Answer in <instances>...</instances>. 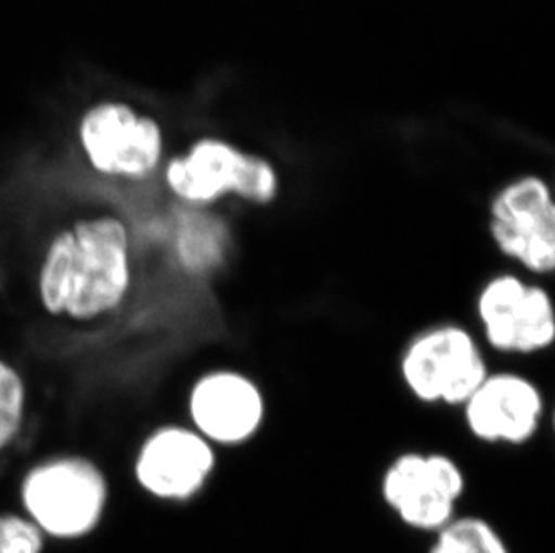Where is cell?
I'll use <instances>...</instances> for the list:
<instances>
[{"mask_svg": "<svg viewBox=\"0 0 555 553\" xmlns=\"http://www.w3.org/2000/svg\"><path fill=\"white\" fill-rule=\"evenodd\" d=\"M475 317L478 338L498 355H541L554 345V298L540 281L521 272L488 276L475 295Z\"/></svg>", "mask_w": 555, "mask_h": 553, "instance_id": "277c9868", "label": "cell"}, {"mask_svg": "<svg viewBox=\"0 0 555 553\" xmlns=\"http://www.w3.org/2000/svg\"><path fill=\"white\" fill-rule=\"evenodd\" d=\"M218 449L189 424H164L142 440L133 476L142 491L166 503H188L215 478Z\"/></svg>", "mask_w": 555, "mask_h": 553, "instance_id": "9c48e42d", "label": "cell"}, {"mask_svg": "<svg viewBox=\"0 0 555 553\" xmlns=\"http://www.w3.org/2000/svg\"><path fill=\"white\" fill-rule=\"evenodd\" d=\"M466 471L442 451L409 449L396 454L379 478V494L399 523L415 532H439L466 497Z\"/></svg>", "mask_w": 555, "mask_h": 553, "instance_id": "5b68a950", "label": "cell"}, {"mask_svg": "<svg viewBox=\"0 0 555 553\" xmlns=\"http://www.w3.org/2000/svg\"><path fill=\"white\" fill-rule=\"evenodd\" d=\"M131 287L130 234L114 216L60 232L43 256L38 293L49 314L89 322L125 303Z\"/></svg>", "mask_w": 555, "mask_h": 553, "instance_id": "6da1fadb", "label": "cell"}, {"mask_svg": "<svg viewBox=\"0 0 555 553\" xmlns=\"http://www.w3.org/2000/svg\"><path fill=\"white\" fill-rule=\"evenodd\" d=\"M543 388L518 371H491L461 407L467 434L486 446L521 448L538 437L546 417Z\"/></svg>", "mask_w": 555, "mask_h": 553, "instance_id": "30bf717a", "label": "cell"}, {"mask_svg": "<svg viewBox=\"0 0 555 553\" xmlns=\"http://www.w3.org/2000/svg\"><path fill=\"white\" fill-rule=\"evenodd\" d=\"M428 553H513L493 523L475 514H459L434 533Z\"/></svg>", "mask_w": 555, "mask_h": 553, "instance_id": "7c38bea8", "label": "cell"}, {"mask_svg": "<svg viewBox=\"0 0 555 553\" xmlns=\"http://www.w3.org/2000/svg\"><path fill=\"white\" fill-rule=\"evenodd\" d=\"M189 426L220 449H240L261 435L268 399L257 380L232 366L199 374L185 397Z\"/></svg>", "mask_w": 555, "mask_h": 553, "instance_id": "ba28073f", "label": "cell"}, {"mask_svg": "<svg viewBox=\"0 0 555 553\" xmlns=\"http://www.w3.org/2000/svg\"><path fill=\"white\" fill-rule=\"evenodd\" d=\"M46 538L27 517L0 512V553H43Z\"/></svg>", "mask_w": 555, "mask_h": 553, "instance_id": "5bb4252c", "label": "cell"}, {"mask_svg": "<svg viewBox=\"0 0 555 553\" xmlns=\"http://www.w3.org/2000/svg\"><path fill=\"white\" fill-rule=\"evenodd\" d=\"M491 243L524 275L540 281L555 270V202L548 183L525 175L505 183L489 204Z\"/></svg>", "mask_w": 555, "mask_h": 553, "instance_id": "52a82bcc", "label": "cell"}, {"mask_svg": "<svg viewBox=\"0 0 555 553\" xmlns=\"http://www.w3.org/2000/svg\"><path fill=\"white\" fill-rule=\"evenodd\" d=\"M399 380L426 407L461 408L486 380L488 350L461 322H437L410 336L398 361Z\"/></svg>", "mask_w": 555, "mask_h": 553, "instance_id": "3957f363", "label": "cell"}, {"mask_svg": "<svg viewBox=\"0 0 555 553\" xmlns=\"http://www.w3.org/2000/svg\"><path fill=\"white\" fill-rule=\"evenodd\" d=\"M111 489L92 460L68 454L27 471L21 484L22 516L54 541H78L105 517Z\"/></svg>", "mask_w": 555, "mask_h": 553, "instance_id": "7a4b0ae2", "label": "cell"}, {"mask_svg": "<svg viewBox=\"0 0 555 553\" xmlns=\"http://www.w3.org/2000/svg\"><path fill=\"white\" fill-rule=\"evenodd\" d=\"M169 191L191 207H210L227 196L268 205L278 198L279 175L267 158L220 139H202L166 167Z\"/></svg>", "mask_w": 555, "mask_h": 553, "instance_id": "8992f818", "label": "cell"}, {"mask_svg": "<svg viewBox=\"0 0 555 553\" xmlns=\"http://www.w3.org/2000/svg\"><path fill=\"white\" fill-rule=\"evenodd\" d=\"M85 155L108 177L144 178L163 158V131L130 106L106 103L85 115L79 128Z\"/></svg>", "mask_w": 555, "mask_h": 553, "instance_id": "8fae6325", "label": "cell"}, {"mask_svg": "<svg viewBox=\"0 0 555 553\" xmlns=\"http://www.w3.org/2000/svg\"><path fill=\"white\" fill-rule=\"evenodd\" d=\"M27 391L15 366L0 358V453L21 434Z\"/></svg>", "mask_w": 555, "mask_h": 553, "instance_id": "4fadbf2b", "label": "cell"}]
</instances>
